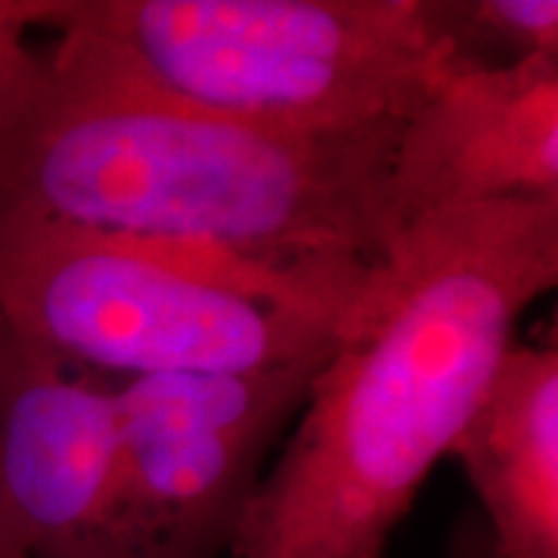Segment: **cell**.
<instances>
[{
    "label": "cell",
    "instance_id": "cell-1",
    "mask_svg": "<svg viewBox=\"0 0 558 558\" xmlns=\"http://www.w3.org/2000/svg\"><path fill=\"white\" fill-rule=\"evenodd\" d=\"M556 282L558 199L459 205L407 223L260 475L230 556L388 558L524 311Z\"/></svg>",
    "mask_w": 558,
    "mask_h": 558
},
{
    "label": "cell",
    "instance_id": "cell-2",
    "mask_svg": "<svg viewBox=\"0 0 558 558\" xmlns=\"http://www.w3.org/2000/svg\"><path fill=\"white\" fill-rule=\"evenodd\" d=\"M400 131L311 140L199 116L84 62L0 0V220L248 258L385 264Z\"/></svg>",
    "mask_w": 558,
    "mask_h": 558
},
{
    "label": "cell",
    "instance_id": "cell-3",
    "mask_svg": "<svg viewBox=\"0 0 558 558\" xmlns=\"http://www.w3.org/2000/svg\"><path fill=\"white\" fill-rule=\"evenodd\" d=\"M379 270L0 220V323L97 376L319 366Z\"/></svg>",
    "mask_w": 558,
    "mask_h": 558
},
{
    "label": "cell",
    "instance_id": "cell-4",
    "mask_svg": "<svg viewBox=\"0 0 558 558\" xmlns=\"http://www.w3.org/2000/svg\"><path fill=\"white\" fill-rule=\"evenodd\" d=\"M25 16L140 90L286 137L400 131L457 62L438 0H25Z\"/></svg>",
    "mask_w": 558,
    "mask_h": 558
},
{
    "label": "cell",
    "instance_id": "cell-5",
    "mask_svg": "<svg viewBox=\"0 0 558 558\" xmlns=\"http://www.w3.org/2000/svg\"><path fill=\"white\" fill-rule=\"evenodd\" d=\"M319 366L116 381L119 457L100 558L230 553L260 465Z\"/></svg>",
    "mask_w": 558,
    "mask_h": 558
},
{
    "label": "cell",
    "instance_id": "cell-6",
    "mask_svg": "<svg viewBox=\"0 0 558 558\" xmlns=\"http://www.w3.org/2000/svg\"><path fill=\"white\" fill-rule=\"evenodd\" d=\"M116 457V385L0 323V499L28 558H100Z\"/></svg>",
    "mask_w": 558,
    "mask_h": 558
},
{
    "label": "cell",
    "instance_id": "cell-7",
    "mask_svg": "<svg viewBox=\"0 0 558 558\" xmlns=\"http://www.w3.org/2000/svg\"><path fill=\"white\" fill-rule=\"evenodd\" d=\"M388 199L400 230L432 211L558 199V60H457L400 128Z\"/></svg>",
    "mask_w": 558,
    "mask_h": 558
},
{
    "label": "cell",
    "instance_id": "cell-8",
    "mask_svg": "<svg viewBox=\"0 0 558 558\" xmlns=\"http://www.w3.org/2000/svg\"><path fill=\"white\" fill-rule=\"evenodd\" d=\"M459 459L499 558H558V344L512 341L462 425Z\"/></svg>",
    "mask_w": 558,
    "mask_h": 558
},
{
    "label": "cell",
    "instance_id": "cell-9",
    "mask_svg": "<svg viewBox=\"0 0 558 558\" xmlns=\"http://www.w3.org/2000/svg\"><path fill=\"white\" fill-rule=\"evenodd\" d=\"M438 13L457 60H558L556 0H438Z\"/></svg>",
    "mask_w": 558,
    "mask_h": 558
},
{
    "label": "cell",
    "instance_id": "cell-10",
    "mask_svg": "<svg viewBox=\"0 0 558 558\" xmlns=\"http://www.w3.org/2000/svg\"><path fill=\"white\" fill-rule=\"evenodd\" d=\"M0 558H28L25 543L20 539L13 521H10L7 509H3V499H0Z\"/></svg>",
    "mask_w": 558,
    "mask_h": 558
}]
</instances>
